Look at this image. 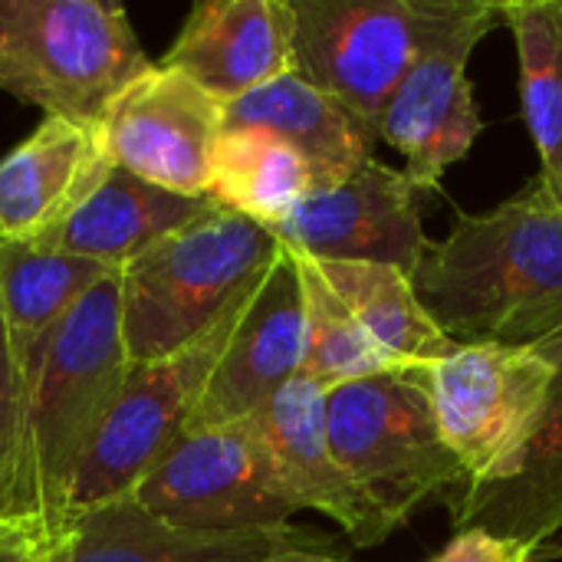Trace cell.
Returning <instances> with one entry per match:
<instances>
[{"instance_id": "obj_4", "label": "cell", "mask_w": 562, "mask_h": 562, "mask_svg": "<svg viewBox=\"0 0 562 562\" xmlns=\"http://www.w3.org/2000/svg\"><path fill=\"white\" fill-rule=\"evenodd\" d=\"M151 66L119 3L0 0V89L49 119L99 128Z\"/></svg>"}, {"instance_id": "obj_12", "label": "cell", "mask_w": 562, "mask_h": 562, "mask_svg": "<svg viewBox=\"0 0 562 562\" xmlns=\"http://www.w3.org/2000/svg\"><path fill=\"white\" fill-rule=\"evenodd\" d=\"M270 234L313 260L389 263L408 277L431 244L418 214V188L379 158L339 184L313 188Z\"/></svg>"}, {"instance_id": "obj_1", "label": "cell", "mask_w": 562, "mask_h": 562, "mask_svg": "<svg viewBox=\"0 0 562 562\" xmlns=\"http://www.w3.org/2000/svg\"><path fill=\"white\" fill-rule=\"evenodd\" d=\"M412 283L458 346H540L560 336L562 188L537 175L484 214L458 211Z\"/></svg>"}, {"instance_id": "obj_16", "label": "cell", "mask_w": 562, "mask_h": 562, "mask_svg": "<svg viewBox=\"0 0 562 562\" xmlns=\"http://www.w3.org/2000/svg\"><path fill=\"white\" fill-rule=\"evenodd\" d=\"M161 66L184 72L221 105L296 72V10L286 0L194 3Z\"/></svg>"}, {"instance_id": "obj_15", "label": "cell", "mask_w": 562, "mask_h": 562, "mask_svg": "<svg viewBox=\"0 0 562 562\" xmlns=\"http://www.w3.org/2000/svg\"><path fill=\"white\" fill-rule=\"evenodd\" d=\"M283 487L300 510L329 517L352 550L385 543L395 527L346 474L326 435V389L303 372L254 415Z\"/></svg>"}, {"instance_id": "obj_29", "label": "cell", "mask_w": 562, "mask_h": 562, "mask_svg": "<svg viewBox=\"0 0 562 562\" xmlns=\"http://www.w3.org/2000/svg\"><path fill=\"white\" fill-rule=\"evenodd\" d=\"M560 188H562V181H560Z\"/></svg>"}, {"instance_id": "obj_6", "label": "cell", "mask_w": 562, "mask_h": 562, "mask_svg": "<svg viewBox=\"0 0 562 562\" xmlns=\"http://www.w3.org/2000/svg\"><path fill=\"white\" fill-rule=\"evenodd\" d=\"M263 280V277H260ZM260 280L224 310V316L191 339L184 349L151 359L132 362L122 382V392L86 458L72 497L69 520L105 507L112 501L132 497V491L145 481V474L184 438L191 415L240 323L247 313Z\"/></svg>"}, {"instance_id": "obj_2", "label": "cell", "mask_w": 562, "mask_h": 562, "mask_svg": "<svg viewBox=\"0 0 562 562\" xmlns=\"http://www.w3.org/2000/svg\"><path fill=\"white\" fill-rule=\"evenodd\" d=\"M23 366L26 405L7 517H43L69 527L76 477L132 366L119 273L89 290Z\"/></svg>"}, {"instance_id": "obj_27", "label": "cell", "mask_w": 562, "mask_h": 562, "mask_svg": "<svg viewBox=\"0 0 562 562\" xmlns=\"http://www.w3.org/2000/svg\"><path fill=\"white\" fill-rule=\"evenodd\" d=\"M69 527L43 517H0V562H63Z\"/></svg>"}, {"instance_id": "obj_28", "label": "cell", "mask_w": 562, "mask_h": 562, "mask_svg": "<svg viewBox=\"0 0 562 562\" xmlns=\"http://www.w3.org/2000/svg\"><path fill=\"white\" fill-rule=\"evenodd\" d=\"M537 557H540L537 547L504 540L487 530H461L435 560L428 562H537Z\"/></svg>"}, {"instance_id": "obj_17", "label": "cell", "mask_w": 562, "mask_h": 562, "mask_svg": "<svg viewBox=\"0 0 562 562\" xmlns=\"http://www.w3.org/2000/svg\"><path fill=\"white\" fill-rule=\"evenodd\" d=\"M105 171L99 128L46 115L0 158V240L46 247Z\"/></svg>"}, {"instance_id": "obj_24", "label": "cell", "mask_w": 562, "mask_h": 562, "mask_svg": "<svg viewBox=\"0 0 562 562\" xmlns=\"http://www.w3.org/2000/svg\"><path fill=\"white\" fill-rule=\"evenodd\" d=\"M520 56V102L540 175L562 181V0L497 3Z\"/></svg>"}, {"instance_id": "obj_26", "label": "cell", "mask_w": 562, "mask_h": 562, "mask_svg": "<svg viewBox=\"0 0 562 562\" xmlns=\"http://www.w3.org/2000/svg\"><path fill=\"white\" fill-rule=\"evenodd\" d=\"M23 405H26V366L20 362L3 310H0V517H7V494L13 481V464L23 435Z\"/></svg>"}, {"instance_id": "obj_3", "label": "cell", "mask_w": 562, "mask_h": 562, "mask_svg": "<svg viewBox=\"0 0 562 562\" xmlns=\"http://www.w3.org/2000/svg\"><path fill=\"white\" fill-rule=\"evenodd\" d=\"M277 254L280 240L267 227L211 201L119 270L128 362L184 349L267 273Z\"/></svg>"}, {"instance_id": "obj_14", "label": "cell", "mask_w": 562, "mask_h": 562, "mask_svg": "<svg viewBox=\"0 0 562 562\" xmlns=\"http://www.w3.org/2000/svg\"><path fill=\"white\" fill-rule=\"evenodd\" d=\"M306 313L290 250L267 267L247 313L240 316L184 435L254 418L286 382L303 372Z\"/></svg>"}, {"instance_id": "obj_11", "label": "cell", "mask_w": 562, "mask_h": 562, "mask_svg": "<svg viewBox=\"0 0 562 562\" xmlns=\"http://www.w3.org/2000/svg\"><path fill=\"white\" fill-rule=\"evenodd\" d=\"M224 105L184 72L155 63L102 115L109 165L181 198H207Z\"/></svg>"}, {"instance_id": "obj_25", "label": "cell", "mask_w": 562, "mask_h": 562, "mask_svg": "<svg viewBox=\"0 0 562 562\" xmlns=\"http://www.w3.org/2000/svg\"><path fill=\"white\" fill-rule=\"evenodd\" d=\"M290 257L296 263L303 313H306V356H303L306 379H313L316 385L329 392L346 382L405 369L366 333V326L356 319L346 300L333 290V283L326 280V273L319 270L313 257L296 254V250H290Z\"/></svg>"}, {"instance_id": "obj_18", "label": "cell", "mask_w": 562, "mask_h": 562, "mask_svg": "<svg viewBox=\"0 0 562 562\" xmlns=\"http://www.w3.org/2000/svg\"><path fill=\"white\" fill-rule=\"evenodd\" d=\"M540 346H547L560 366L547 415L520 461L501 481L464 487L451 514L454 533L487 530L543 550V543L562 530V333Z\"/></svg>"}, {"instance_id": "obj_5", "label": "cell", "mask_w": 562, "mask_h": 562, "mask_svg": "<svg viewBox=\"0 0 562 562\" xmlns=\"http://www.w3.org/2000/svg\"><path fill=\"white\" fill-rule=\"evenodd\" d=\"M326 435L346 474L395 530L425 501L464 477L435 418L428 366H405L329 389Z\"/></svg>"}, {"instance_id": "obj_8", "label": "cell", "mask_w": 562, "mask_h": 562, "mask_svg": "<svg viewBox=\"0 0 562 562\" xmlns=\"http://www.w3.org/2000/svg\"><path fill=\"white\" fill-rule=\"evenodd\" d=\"M428 375L445 445L468 484H491L530 445L560 366L547 346H458Z\"/></svg>"}, {"instance_id": "obj_19", "label": "cell", "mask_w": 562, "mask_h": 562, "mask_svg": "<svg viewBox=\"0 0 562 562\" xmlns=\"http://www.w3.org/2000/svg\"><path fill=\"white\" fill-rule=\"evenodd\" d=\"M224 128H267L290 142L313 171V188H329L372 161L379 132L329 92L290 72L224 105Z\"/></svg>"}, {"instance_id": "obj_13", "label": "cell", "mask_w": 562, "mask_h": 562, "mask_svg": "<svg viewBox=\"0 0 562 562\" xmlns=\"http://www.w3.org/2000/svg\"><path fill=\"white\" fill-rule=\"evenodd\" d=\"M63 562H352V547L293 524L247 530L175 527L122 497L69 520Z\"/></svg>"}, {"instance_id": "obj_20", "label": "cell", "mask_w": 562, "mask_h": 562, "mask_svg": "<svg viewBox=\"0 0 562 562\" xmlns=\"http://www.w3.org/2000/svg\"><path fill=\"white\" fill-rule=\"evenodd\" d=\"M207 204L211 198H181L109 165L95 191L46 247L122 270L161 237L194 221Z\"/></svg>"}, {"instance_id": "obj_10", "label": "cell", "mask_w": 562, "mask_h": 562, "mask_svg": "<svg viewBox=\"0 0 562 562\" xmlns=\"http://www.w3.org/2000/svg\"><path fill=\"white\" fill-rule=\"evenodd\" d=\"M497 16V3L461 0L445 33L418 56L379 119V138L405 155V175L418 194L438 191L445 171L468 158L484 128L468 63Z\"/></svg>"}, {"instance_id": "obj_9", "label": "cell", "mask_w": 562, "mask_h": 562, "mask_svg": "<svg viewBox=\"0 0 562 562\" xmlns=\"http://www.w3.org/2000/svg\"><path fill=\"white\" fill-rule=\"evenodd\" d=\"M132 501L191 530L277 527L300 514L254 418L184 435L132 491Z\"/></svg>"}, {"instance_id": "obj_23", "label": "cell", "mask_w": 562, "mask_h": 562, "mask_svg": "<svg viewBox=\"0 0 562 562\" xmlns=\"http://www.w3.org/2000/svg\"><path fill=\"white\" fill-rule=\"evenodd\" d=\"M316 263L366 333L402 366H435L458 349V342L431 319L405 270L389 263Z\"/></svg>"}, {"instance_id": "obj_7", "label": "cell", "mask_w": 562, "mask_h": 562, "mask_svg": "<svg viewBox=\"0 0 562 562\" xmlns=\"http://www.w3.org/2000/svg\"><path fill=\"white\" fill-rule=\"evenodd\" d=\"M461 0H296V72L379 132V119Z\"/></svg>"}, {"instance_id": "obj_21", "label": "cell", "mask_w": 562, "mask_h": 562, "mask_svg": "<svg viewBox=\"0 0 562 562\" xmlns=\"http://www.w3.org/2000/svg\"><path fill=\"white\" fill-rule=\"evenodd\" d=\"M119 270L36 244L0 240V310L10 342L26 362L63 316Z\"/></svg>"}, {"instance_id": "obj_22", "label": "cell", "mask_w": 562, "mask_h": 562, "mask_svg": "<svg viewBox=\"0 0 562 562\" xmlns=\"http://www.w3.org/2000/svg\"><path fill=\"white\" fill-rule=\"evenodd\" d=\"M313 191L306 158L267 128H224L214 148L207 198L277 231Z\"/></svg>"}]
</instances>
